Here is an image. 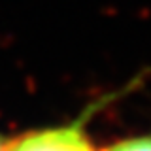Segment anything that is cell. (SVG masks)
Wrapping results in <instances>:
<instances>
[{"label":"cell","instance_id":"1","mask_svg":"<svg viewBox=\"0 0 151 151\" xmlns=\"http://www.w3.org/2000/svg\"><path fill=\"white\" fill-rule=\"evenodd\" d=\"M87 117L63 127L34 130L8 144L4 151H94L87 132Z\"/></svg>","mask_w":151,"mask_h":151},{"label":"cell","instance_id":"2","mask_svg":"<svg viewBox=\"0 0 151 151\" xmlns=\"http://www.w3.org/2000/svg\"><path fill=\"white\" fill-rule=\"evenodd\" d=\"M106 151H151V136H136V138H127Z\"/></svg>","mask_w":151,"mask_h":151},{"label":"cell","instance_id":"3","mask_svg":"<svg viewBox=\"0 0 151 151\" xmlns=\"http://www.w3.org/2000/svg\"><path fill=\"white\" fill-rule=\"evenodd\" d=\"M4 147H6V144H4L2 138H0V151H4Z\"/></svg>","mask_w":151,"mask_h":151}]
</instances>
